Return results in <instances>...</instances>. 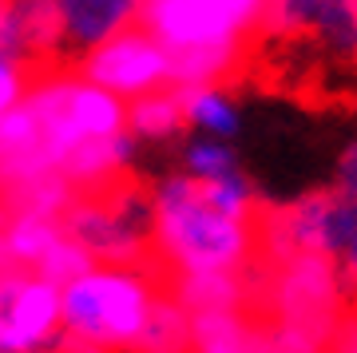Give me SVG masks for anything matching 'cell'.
<instances>
[{
  "mask_svg": "<svg viewBox=\"0 0 357 353\" xmlns=\"http://www.w3.org/2000/svg\"><path fill=\"white\" fill-rule=\"evenodd\" d=\"M60 350V290L28 270H8L0 282V353Z\"/></svg>",
  "mask_w": 357,
  "mask_h": 353,
  "instance_id": "obj_9",
  "label": "cell"
},
{
  "mask_svg": "<svg viewBox=\"0 0 357 353\" xmlns=\"http://www.w3.org/2000/svg\"><path fill=\"white\" fill-rule=\"evenodd\" d=\"M135 139L123 131V135H107V139H91L84 147L68 155V163L60 175L68 179V187L76 195H96V190H112L119 183H128L131 167H135Z\"/></svg>",
  "mask_w": 357,
  "mask_h": 353,
  "instance_id": "obj_11",
  "label": "cell"
},
{
  "mask_svg": "<svg viewBox=\"0 0 357 353\" xmlns=\"http://www.w3.org/2000/svg\"><path fill=\"white\" fill-rule=\"evenodd\" d=\"M203 187V199L215 206L218 215L227 218H238V223H255L258 211H262V199H258L255 183L243 175V171H234V175H222L215 183H199Z\"/></svg>",
  "mask_w": 357,
  "mask_h": 353,
  "instance_id": "obj_22",
  "label": "cell"
},
{
  "mask_svg": "<svg viewBox=\"0 0 357 353\" xmlns=\"http://www.w3.org/2000/svg\"><path fill=\"white\" fill-rule=\"evenodd\" d=\"M0 4H4V0H0Z\"/></svg>",
  "mask_w": 357,
  "mask_h": 353,
  "instance_id": "obj_32",
  "label": "cell"
},
{
  "mask_svg": "<svg viewBox=\"0 0 357 353\" xmlns=\"http://www.w3.org/2000/svg\"><path fill=\"white\" fill-rule=\"evenodd\" d=\"M187 131L183 123V107H178V91H151L143 100L128 103V135L139 143H171Z\"/></svg>",
  "mask_w": 357,
  "mask_h": 353,
  "instance_id": "obj_17",
  "label": "cell"
},
{
  "mask_svg": "<svg viewBox=\"0 0 357 353\" xmlns=\"http://www.w3.org/2000/svg\"><path fill=\"white\" fill-rule=\"evenodd\" d=\"M337 274H342L349 306H357V230H354V239L345 242V250L337 254Z\"/></svg>",
  "mask_w": 357,
  "mask_h": 353,
  "instance_id": "obj_26",
  "label": "cell"
},
{
  "mask_svg": "<svg viewBox=\"0 0 357 353\" xmlns=\"http://www.w3.org/2000/svg\"><path fill=\"white\" fill-rule=\"evenodd\" d=\"M191 353H274V345L255 310H227L191 317Z\"/></svg>",
  "mask_w": 357,
  "mask_h": 353,
  "instance_id": "obj_14",
  "label": "cell"
},
{
  "mask_svg": "<svg viewBox=\"0 0 357 353\" xmlns=\"http://www.w3.org/2000/svg\"><path fill=\"white\" fill-rule=\"evenodd\" d=\"M60 16H64V36L68 52H88L100 40L123 32V28L139 24L143 0H56Z\"/></svg>",
  "mask_w": 357,
  "mask_h": 353,
  "instance_id": "obj_13",
  "label": "cell"
},
{
  "mask_svg": "<svg viewBox=\"0 0 357 353\" xmlns=\"http://www.w3.org/2000/svg\"><path fill=\"white\" fill-rule=\"evenodd\" d=\"M135 353H191V314L167 290L151 306V317L139 333Z\"/></svg>",
  "mask_w": 357,
  "mask_h": 353,
  "instance_id": "obj_18",
  "label": "cell"
},
{
  "mask_svg": "<svg viewBox=\"0 0 357 353\" xmlns=\"http://www.w3.org/2000/svg\"><path fill=\"white\" fill-rule=\"evenodd\" d=\"M163 294V274L151 262L103 266L60 290V350L56 353H135L151 306Z\"/></svg>",
  "mask_w": 357,
  "mask_h": 353,
  "instance_id": "obj_2",
  "label": "cell"
},
{
  "mask_svg": "<svg viewBox=\"0 0 357 353\" xmlns=\"http://www.w3.org/2000/svg\"><path fill=\"white\" fill-rule=\"evenodd\" d=\"M60 223H64L68 239L91 254V262H151V202H147V183L139 179H128L96 195H76Z\"/></svg>",
  "mask_w": 357,
  "mask_h": 353,
  "instance_id": "obj_5",
  "label": "cell"
},
{
  "mask_svg": "<svg viewBox=\"0 0 357 353\" xmlns=\"http://www.w3.org/2000/svg\"><path fill=\"white\" fill-rule=\"evenodd\" d=\"M24 107L36 115L52 163L64 171L68 155L91 139L123 135L128 131V103L88 84L76 68L48 63L36 68V80L24 96Z\"/></svg>",
  "mask_w": 357,
  "mask_h": 353,
  "instance_id": "obj_4",
  "label": "cell"
},
{
  "mask_svg": "<svg viewBox=\"0 0 357 353\" xmlns=\"http://www.w3.org/2000/svg\"><path fill=\"white\" fill-rule=\"evenodd\" d=\"M163 290L175 298L191 317L199 314H227V310H255V270L246 274H171Z\"/></svg>",
  "mask_w": 357,
  "mask_h": 353,
  "instance_id": "obj_12",
  "label": "cell"
},
{
  "mask_svg": "<svg viewBox=\"0 0 357 353\" xmlns=\"http://www.w3.org/2000/svg\"><path fill=\"white\" fill-rule=\"evenodd\" d=\"M330 190H337L342 199H354L357 202V139H354V143H345L342 155H337Z\"/></svg>",
  "mask_w": 357,
  "mask_h": 353,
  "instance_id": "obj_25",
  "label": "cell"
},
{
  "mask_svg": "<svg viewBox=\"0 0 357 353\" xmlns=\"http://www.w3.org/2000/svg\"><path fill=\"white\" fill-rule=\"evenodd\" d=\"M354 306L345 298L342 274L333 258L298 254L274 266H255V314L266 326H286L298 333H310L330 350L342 322Z\"/></svg>",
  "mask_w": 357,
  "mask_h": 353,
  "instance_id": "obj_3",
  "label": "cell"
},
{
  "mask_svg": "<svg viewBox=\"0 0 357 353\" xmlns=\"http://www.w3.org/2000/svg\"><path fill=\"white\" fill-rule=\"evenodd\" d=\"M310 40L337 60H357V0H326Z\"/></svg>",
  "mask_w": 357,
  "mask_h": 353,
  "instance_id": "obj_20",
  "label": "cell"
},
{
  "mask_svg": "<svg viewBox=\"0 0 357 353\" xmlns=\"http://www.w3.org/2000/svg\"><path fill=\"white\" fill-rule=\"evenodd\" d=\"M13 266H8V258H4V250H0V282H4V274H8Z\"/></svg>",
  "mask_w": 357,
  "mask_h": 353,
  "instance_id": "obj_30",
  "label": "cell"
},
{
  "mask_svg": "<svg viewBox=\"0 0 357 353\" xmlns=\"http://www.w3.org/2000/svg\"><path fill=\"white\" fill-rule=\"evenodd\" d=\"M178 163H183L178 171H183L187 179H195V183H215V179H222V175L243 171L230 143H222V139H203V135H195V139L183 143Z\"/></svg>",
  "mask_w": 357,
  "mask_h": 353,
  "instance_id": "obj_21",
  "label": "cell"
},
{
  "mask_svg": "<svg viewBox=\"0 0 357 353\" xmlns=\"http://www.w3.org/2000/svg\"><path fill=\"white\" fill-rule=\"evenodd\" d=\"M91 266H96V262H91V254L84 250L79 242H72V239L64 234V239L52 246L48 258H44V262H40L36 270H32V274H40L44 282H52L56 290H64L68 282H76L79 274H88Z\"/></svg>",
  "mask_w": 357,
  "mask_h": 353,
  "instance_id": "obj_23",
  "label": "cell"
},
{
  "mask_svg": "<svg viewBox=\"0 0 357 353\" xmlns=\"http://www.w3.org/2000/svg\"><path fill=\"white\" fill-rule=\"evenodd\" d=\"M4 48L32 68L60 63L68 52L64 16L56 0H4Z\"/></svg>",
  "mask_w": 357,
  "mask_h": 353,
  "instance_id": "obj_10",
  "label": "cell"
},
{
  "mask_svg": "<svg viewBox=\"0 0 357 353\" xmlns=\"http://www.w3.org/2000/svg\"><path fill=\"white\" fill-rule=\"evenodd\" d=\"M342 341H349V345H357V306L345 314V322H342V333H337Z\"/></svg>",
  "mask_w": 357,
  "mask_h": 353,
  "instance_id": "obj_27",
  "label": "cell"
},
{
  "mask_svg": "<svg viewBox=\"0 0 357 353\" xmlns=\"http://www.w3.org/2000/svg\"><path fill=\"white\" fill-rule=\"evenodd\" d=\"M326 0H266L258 36L266 40H302L314 32Z\"/></svg>",
  "mask_w": 357,
  "mask_h": 353,
  "instance_id": "obj_19",
  "label": "cell"
},
{
  "mask_svg": "<svg viewBox=\"0 0 357 353\" xmlns=\"http://www.w3.org/2000/svg\"><path fill=\"white\" fill-rule=\"evenodd\" d=\"M0 52H8L4 48V4H0Z\"/></svg>",
  "mask_w": 357,
  "mask_h": 353,
  "instance_id": "obj_31",
  "label": "cell"
},
{
  "mask_svg": "<svg viewBox=\"0 0 357 353\" xmlns=\"http://www.w3.org/2000/svg\"><path fill=\"white\" fill-rule=\"evenodd\" d=\"M357 230V202L342 199L337 190L321 187L302 199L282 202V206H262L255 218L258 234V262L274 266L298 254H318L333 258L345 250V242Z\"/></svg>",
  "mask_w": 357,
  "mask_h": 353,
  "instance_id": "obj_6",
  "label": "cell"
},
{
  "mask_svg": "<svg viewBox=\"0 0 357 353\" xmlns=\"http://www.w3.org/2000/svg\"><path fill=\"white\" fill-rule=\"evenodd\" d=\"M262 4L266 0H143L139 28H147L167 52H246L262 24Z\"/></svg>",
  "mask_w": 357,
  "mask_h": 353,
  "instance_id": "obj_7",
  "label": "cell"
},
{
  "mask_svg": "<svg viewBox=\"0 0 357 353\" xmlns=\"http://www.w3.org/2000/svg\"><path fill=\"white\" fill-rule=\"evenodd\" d=\"M64 239V223L60 218H40V215H8L0 230V250L8 258L13 270H36L48 250Z\"/></svg>",
  "mask_w": 357,
  "mask_h": 353,
  "instance_id": "obj_16",
  "label": "cell"
},
{
  "mask_svg": "<svg viewBox=\"0 0 357 353\" xmlns=\"http://www.w3.org/2000/svg\"><path fill=\"white\" fill-rule=\"evenodd\" d=\"M330 353H357V345H349V341H342V338H337V341L330 345Z\"/></svg>",
  "mask_w": 357,
  "mask_h": 353,
  "instance_id": "obj_28",
  "label": "cell"
},
{
  "mask_svg": "<svg viewBox=\"0 0 357 353\" xmlns=\"http://www.w3.org/2000/svg\"><path fill=\"white\" fill-rule=\"evenodd\" d=\"M32 80H36V68L32 63L13 56V52H0V119L24 103Z\"/></svg>",
  "mask_w": 357,
  "mask_h": 353,
  "instance_id": "obj_24",
  "label": "cell"
},
{
  "mask_svg": "<svg viewBox=\"0 0 357 353\" xmlns=\"http://www.w3.org/2000/svg\"><path fill=\"white\" fill-rule=\"evenodd\" d=\"M178 107H183V123L187 131H199L203 139H230L243 127V112L227 88H175Z\"/></svg>",
  "mask_w": 357,
  "mask_h": 353,
  "instance_id": "obj_15",
  "label": "cell"
},
{
  "mask_svg": "<svg viewBox=\"0 0 357 353\" xmlns=\"http://www.w3.org/2000/svg\"><path fill=\"white\" fill-rule=\"evenodd\" d=\"M151 202V266L171 274H246L258 266L255 223L218 215L203 199V187L183 171L147 183Z\"/></svg>",
  "mask_w": 357,
  "mask_h": 353,
  "instance_id": "obj_1",
  "label": "cell"
},
{
  "mask_svg": "<svg viewBox=\"0 0 357 353\" xmlns=\"http://www.w3.org/2000/svg\"><path fill=\"white\" fill-rule=\"evenodd\" d=\"M72 68L88 84L103 88L107 96L123 103H135L151 91L171 88V52L139 24H131L115 36L100 40L96 48L79 52Z\"/></svg>",
  "mask_w": 357,
  "mask_h": 353,
  "instance_id": "obj_8",
  "label": "cell"
},
{
  "mask_svg": "<svg viewBox=\"0 0 357 353\" xmlns=\"http://www.w3.org/2000/svg\"><path fill=\"white\" fill-rule=\"evenodd\" d=\"M4 223H8V202H4V195H0V230H4Z\"/></svg>",
  "mask_w": 357,
  "mask_h": 353,
  "instance_id": "obj_29",
  "label": "cell"
}]
</instances>
